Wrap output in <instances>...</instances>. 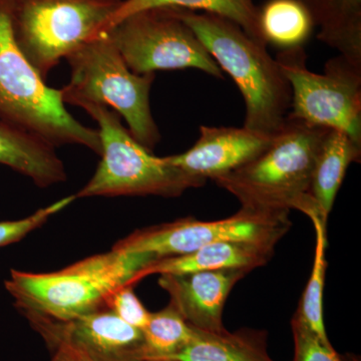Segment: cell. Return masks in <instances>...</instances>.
Masks as SVG:
<instances>
[{"label":"cell","instance_id":"ffe728a7","mask_svg":"<svg viewBox=\"0 0 361 361\" xmlns=\"http://www.w3.org/2000/svg\"><path fill=\"white\" fill-rule=\"evenodd\" d=\"M259 20L266 42L284 49L301 45L313 26L298 0H270L259 9Z\"/></svg>","mask_w":361,"mask_h":361},{"label":"cell","instance_id":"44dd1931","mask_svg":"<svg viewBox=\"0 0 361 361\" xmlns=\"http://www.w3.org/2000/svg\"><path fill=\"white\" fill-rule=\"evenodd\" d=\"M144 334V361L163 360L191 341L195 329L169 304L167 307L149 314Z\"/></svg>","mask_w":361,"mask_h":361},{"label":"cell","instance_id":"2e32d148","mask_svg":"<svg viewBox=\"0 0 361 361\" xmlns=\"http://www.w3.org/2000/svg\"><path fill=\"white\" fill-rule=\"evenodd\" d=\"M319 27L317 39L361 66V0H298Z\"/></svg>","mask_w":361,"mask_h":361},{"label":"cell","instance_id":"d4e9b609","mask_svg":"<svg viewBox=\"0 0 361 361\" xmlns=\"http://www.w3.org/2000/svg\"><path fill=\"white\" fill-rule=\"evenodd\" d=\"M133 288L134 286L126 285L114 292L106 300V308L128 324L142 330L149 322L151 312L145 308Z\"/></svg>","mask_w":361,"mask_h":361},{"label":"cell","instance_id":"484cf974","mask_svg":"<svg viewBox=\"0 0 361 361\" xmlns=\"http://www.w3.org/2000/svg\"><path fill=\"white\" fill-rule=\"evenodd\" d=\"M56 349H59V350L63 351V355H66L68 361H94L87 357V356L82 355L80 351L68 348V346L59 345L52 349V350H56Z\"/></svg>","mask_w":361,"mask_h":361},{"label":"cell","instance_id":"8fae6325","mask_svg":"<svg viewBox=\"0 0 361 361\" xmlns=\"http://www.w3.org/2000/svg\"><path fill=\"white\" fill-rule=\"evenodd\" d=\"M30 322L52 349L68 346L94 361H144L142 330L106 308L70 322L35 319Z\"/></svg>","mask_w":361,"mask_h":361},{"label":"cell","instance_id":"7c38bea8","mask_svg":"<svg viewBox=\"0 0 361 361\" xmlns=\"http://www.w3.org/2000/svg\"><path fill=\"white\" fill-rule=\"evenodd\" d=\"M273 137L244 127L202 126L200 137L191 149L166 159L171 165L193 177L214 180L254 160L269 147Z\"/></svg>","mask_w":361,"mask_h":361},{"label":"cell","instance_id":"9a60e30c","mask_svg":"<svg viewBox=\"0 0 361 361\" xmlns=\"http://www.w3.org/2000/svg\"><path fill=\"white\" fill-rule=\"evenodd\" d=\"M0 164L47 188L68 179L56 147L39 135L0 122Z\"/></svg>","mask_w":361,"mask_h":361},{"label":"cell","instance_id":"6da1fadb","mask_svg":"<svg viewBox=\"0 0 361 361\" xmlns=\"http://www.w3.org/2000/svg\"><path fill=\"white\" fill-rule=\"evenodd\" d=\"M330 128L287 116L272 142L254 160L214 179L242 208L319 216L310 197L316 159ZM320 217V216H319Z\"/></svg>","mask_w":361,"mask_h":361},{"label":"cell","instance_id":"5b68a950","mask_svg":"<svg viewBox=\"0 0 361 361\" xmlns=\"http://www.w3.org/2000/svg\"><path fill=\"white\" fill-rule=\"evenodd\" d=\"M71 80L61 90L65 104H97L123 116L133 137L152 151L161 135L151 106L149 90L155 73L137 75L126 65L110 33L102 32L66 58Z\"/></svg>","mask_w":361,"mask_h":361},{"label":"cell","instance_id":"ac0fdd59","mask_svg":"<svg viewBox=\"0 0 361 361\" xmlns=\"http://www.w3.org/2000/svg\"><path fill=\"white\" fill-rule=\"evenodd\" d=\"M163 360L274 361L266 350L265 337L261 332L242 330L230 334L226 329L208 332L197 329L189 343Z\"/></svg>","mask_w":361,"mask_h":361},{"label":"cell","instance_id":"83f0119b","mask_svg":"<svg viewBox=\"0 0 361 361\" xmlns=\"http://www.w3.org/2000/svg\"><path fill=\"white\" fill-rule=\"evenodd\" d=\"M164 361V360H163Z\"/></svg>","mask_w":361,"mask_h":361},{"label":"cell","instance_id":"5bb4252c","mask_svg":"<svg viewBox=\"0 0 361 361\" xmlns=\"http://www.w3.org/2000/svg\"><path fill=\"white\" fill-rule=\"evenodd\" d=\"M274 247L249 242L222 241L209 244L191 253L155 259L130 280L135 286L151 275L185 274L201 271L245 270L251 272L267 264Z\"/></svg>","mask_w":361,"mask_h":361},{"label":"cell","instance_id":"e0dca14e","mask_svg":"<svg viewBox=\"0 0 361 361\" xmlns=\"http://www.w3.org/2000/svg\"><path fill=\"white\" fill-rule=\"evenodd\" d=\"M360 157L361 145L341 130H329L316 159L310 192L320 218L325 222L349 165L360 161Z\"/></svg>","mask_w":361,"mask_h":361},{"label":"cell","instance_id":"3957f363","mask_svg":"<svg viewBox=\"0 0 361 361\" xmlns=\"http://www.w3.org/2000/svg\"><path fill=\"white\" fill-rule=\"evenodd\" d=\"M223 71H227L245 102L244 128L274 135L291 108L290 84L265 45L258 44L238 25L212 13L174 7Z\"/></svg>","mask_w":361,"mask_h":361},{"label":"cell","instance_id":"d6986e66","mask_svg":"<svg viewBox=\"0 0 361 361\" xmlns=\"http://www.w3.org/2000/svg\"><path fill=\"white\" fill-rule=\"evenodd\" d=\"M157 7H178L189 11H201L223 16L238 25L258 44L267 47L259 20V8L252 0H123L122 4L106 20L103 32H110L128 16L145 9Z\"/></svg>","mask_w":361,"mask_h":361},{"label":"cell","instance_id":"277c9868","mask_svg":"<svg viewBox=\"0 0 361 361\" xmlns=\"http://www.w3.org/2000/svg\"><path fill=\"white\" fill-rule=\"evenodd\" d=\"M13 0H0V122L25 130L54 147L80 145L101 156L99 130L68 113L61 90L52 89L16 44Z\"/></svg>","mask_w":361,"mask_h":361},{"label":"cell","instance_id":"4316f807","mask_svg":"<svg viewBox=\"0 0 361 361\" xmlns=\"http://www.w3.org/2000/svg\"><path fill=\"white\" fill-rule=\"evenodd\" d=\"M54 351V355L52 356L51 361H68V358L66 357V355H63V351L59 350V349H56Z\"/></svg>","mask_w":361,"mask_h":361},{"label":"cell","instance_id":"603a6c76","mask_svg":"<svg viewBox=\"0 0 361 361\" xmlns=\"http://www.w3.org/2000/svg\"><path fill=\"white\" fill-rule=\"evenodd\" d=\"M75 200L77 198L75 195H71L51 205L39 209L23 219L0 222V247L20 241L26 235L45 224L54 214L61 212Z\"/></svg>","mask_w":361,"mask_h":361},{"label":"cell","instance_id":"7402d4cb","mask_svg":"<svg viewBox=\"0 0 361 361\" xmlns=\"http://www.w3.org/2000/svg\"><path fill=\"white\" fill-rule=\"evenodd\" d=\"M310 219L315 229L314 261H313L312 271H311L307 286L295 314L320 341L330 344L326 330H325L322 306L323 289H324L325 272H326L327 266L326 258H325L327 246V223L317 215L311 216Z\"/></svg>","mask_w":361,"mask_h":361},{"label":"cell","instance_id":"7a4b0ae2","mask_svg":"<svg viewBox=\"0 0 361 361\" xmlns=\"http://www.w3.org/2000/svg\"><path fill=\"white\" fill-rule=\"evenodd\" d=\"M146 253L114 250L49 273L11 270L6 290L28 320L66 322L106 308L109 297L155 260Z\"/></svg>","mask_w":361,"mask_h":361},{"label":"cell","instance_id":"cb8c5ba5","mask_svg":"<svg viewBox=\"0 0 361 361\" xmlns=\"http://www.w3.org/2000/svg\"><path fill=\"white\" fill-rule=\"evenodd\" d=\"M291 326L295 345L293 361H349L338 355L331 343L320 341L296 314Z\"/></svg>","mask_w":361,"mask_h":361},{"label":"cell","instance_id":"52a82bcc","mask_svg":"<svg viewBox=\"0 0 361 361\" xmlns=\"http://www.w3.org/2000/svg\"><path fill=\"white\" fill-rule=\"evenodd\" d=\"M123 0H13L14 39L47 80L61 59L103 32Z\"/></svg>","mask_w":361,"mask_h":361},{"label":"cell","instance_id":"4fadbf2b","mask_svg":"<svg viewBox=\"0 0 361 361\" xmlns=\"http://www.w3.org/2000/svg\"><path fill=\"white\" fill-rule=\"evenodd\" d=\"M248 273L218 270L160 275L159 285L188 324L203 331L219 332L225 329L222 315L226 300L235 284Z\"/></svg>","mask_w":361,"mask_h":361},{"label":"cell","instance_id":"30bf717a","mask_svg":"<svg viewBox=\"0 0 361 361\" xmlns=\"http://www.w3.org/2000/svg\"><path fill=\"white\" fill-rule=\"evenodd\" d=\"M289 212H266L242 208L238 213L217 221L192 217L142 228L116 242L114 250L146 253L156 259L191 253L222 241L249 242L274 247L288 232Z\"/></svg>","mask_w":361,"mask_h":361},{"label":"cell","instance_id":"8992f818","mask_svg":"<svg viewBox=\"0 0 361 361\" xmlns=\"http://www.w3.org/2000/svg\"><path fill=\"white\" fill-rule=\"evenodd\" d=\"M80 108L99 126L102 161L96 173L75 198L87 197H178L191 188L206 184L154 156L123 128L121 116L109 106L84 104Z\"/></svg>","mask_w":361,"mask_h":361},{"label":"cell","instance_id":"9c48e42d","mask_svg":"<svg viewBox=\"0 0 361 361\" xmlns=\"http://www.w3.org/2000/svg\"><path fill=\"white\" fill-rule=\"evenodd\" d=\"M108 32L126 65L137 75L193 68L224 78L222 68L174 7L139 11Z\"/></svg>","mask_w":361,"mask_h":361},{"label":"cell","instance_id":"ba28073f","mask_svg":"<svg viewBox=\"0 0 361 361\" xmlns=\"http://www.w3.org/2000/svg\"><path fill=\"white\" fill-rule=\"evenodd\" d=\"M275 59L290 84L289 116L341 130L361 145L360 65L339 54L327 61L324 73H312L301 45L283 49Z\"/></svg>","mask_w":361,"mask_h":361}]
</instances>
